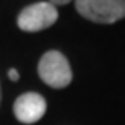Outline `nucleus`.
<instances>
[{
	"label": "nucleus",
	"mask_w": 125,
	"mask_h": 125,
	"mask_svg": "<svg viewBox=\"0 0 125 125\" xmlns=\"http://www.w3.org/2000/svg\"><path fill=\"white\" fill-rule=\"evenodd\" d=\"M81 16L94 23L111 24L125 18V0H75Z\"/></svg>",
	"instance_id": "1"
},
{
	"label": "nucleus",
	"mask_w": 125,
	"mask_h": 125,
	"mask_svg": "<svg viewBox=\"0 0 125 125\" xmlns=\"http://www.w3.org/2000/svg\"><path fill=\"white\" fill-rule=\"evenodd\" d=\"M39 76L51 88L60 89L68 86L72 81V68L67 57L59 51H49L41 57L37 65Z\"/></svg>",
	"instance_id": "2"
},
{
	"label": "nucleus",
	"mask_w": 125,
	"mask_h": 125,
	"mask_svg": "<svg viewBox=\"0 0 125 125\" xmlns=\"http://www.w3.org/2000/svg\"><path fill=\"white\" fill-rule=\"evenodd\" d=\"M59 11L49 2H37L21 11L18 15V26L20 29L28 32H36L49 28L57 21Z\"/></svg>",
	"instance_id": "3"
},
{
	"label": "nucleus",
	"mask_w": 125,
	"mask_h": 125,
	"mask_svg": "<svg viewBox=\"0 0 125 125\" xmlns=\"http://www.w3.org/2000/svg\"><path fill=\"white\" fill-rule=\"evenodd\" d=\"M46 99L37 93H24L15 101L13 112L15 117L23 124H34L41 120L46 114Z\"/></svg>",
	"instance_id": "4"
},
{
	"label": "nucleus",
	"mask_w": 125,
	"mask_h": 125,
	"mask_svg": "<svg viewBox=\"0 0 125 125\" xmlns=\"http://www.w3.org/2000/svg\"><path fill=\"white\" fill-rule=\"evenodd\" d=\"M8 76H10V80H11V81H16V80L20 78V75H18V72H16V70L15 68H11L8 72Z\"/></svg>",
	"instance_id": "5"
},
{
	"label": "nucleus",
	"mask_w": 125,
	"mask_h": 125,
	"mask_svg": "<svg viewBox=\"0 0 125 125\" xmlns=\"http://www.w3.org/2000/svg\"><path fill=\"white\" fill-rule=\"evenodd\" d=\"M70 0H49V3H52L54 7L55 5H65V3H68Z\"/></svg>",
	"instance_id": "6"
},
{
	"label": "nucleus",
	"mask_w": 125,
	"mask_h": 125,
	"mask_svg": "<svg viewBox=\"0 0 125 125\" xmlns=\"http://www.w3.org/2000/svg\"><path fill=\"white\" fill-rule=\"evenodd\" d=\"M0 101H2V89H0Z\"/></svg>",
	"instance_id": "7"
}]
</instances>
